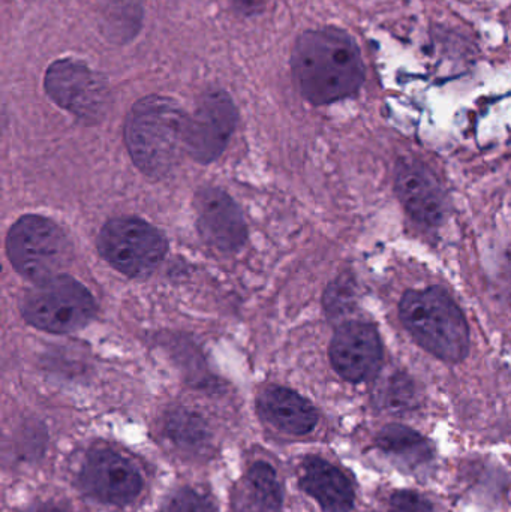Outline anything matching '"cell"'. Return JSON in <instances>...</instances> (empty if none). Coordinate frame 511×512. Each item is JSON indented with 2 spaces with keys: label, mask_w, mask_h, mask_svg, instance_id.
Listing matches in <instances>:
<instances>
[{
  "label": "cell",
  "mask_w": 511,
  "mask_h": 512,
  "mask_svg": "<svg viewBox=\"0 0 511 512\" xmlns=\"http://www.w3.org/2000/svg\"><path fill=\"white\" fill-rule=\"evenodd\" d=\"M44 87L54 104L81 120L99 119L107 108V81L81 60L66 57L51 63Z\"/></svg>",
  "instance_id": "52a82bcc"
},
{
  "label": "cell",
  "mask_w": 511,
  "mask_h": 512,
  "mask_svg": "<svg viewBox=\"0 0 511 512\" xmlns=\"http://www.w3.org/2000/svg\"><path fill=\"white\" fill-rule=\"evenodd\" d=\"M377 402L380 408L392 414L410 411L416 405L413 382L404 375L389 376L377 388Z\"/></svg>",
  "instance_id": "ac0fdd59"
},
{
  "label": "cell",
  "mask_w": 511,
  "mask_h": 512,
  "mask_svg": "<svg viewBox=\"0 0 511 512\" xmlns=\"http://www.w3.org/2000/svg\"><path fill=\"white\" fill-rule=\"evenodd\" d=\"M189 114L167 96L150 95L132 105L125 122V143L138 170L165 177L186 153Z\"/></svg>",
  "instance_id": "7a4b0ae2"
},
{
  "label": "cell",
  "mask_w": 511,
  "mask_h": 512,
  "mask_svg": "<svg viewBox=\"0 0 511 512\" xmlns=\"http://www.w3.org/2000/svg\"><path fill=\"white\" fill-rule=\"evenodd\" d=\"M197 225L201 237L222 252H236L248 236L239 206L221 189L206 188L195 198Z\"/></svg>",
  "instance_id": "8fae6325"
},
{
  "label": "cell",
  "mask_w": 511,
  "mask_h": 512,
  "mask_svg": "<svg viewBox=\"0 0 511 512\" xmlns=\"http://www.w3.org/2000/svg\"><path fill=\"white\" fill-rule=\"evenodd\" d=\"M242 512H279L282 490L276 472L264 462L255 463L243 486Z\"/></svg>",
  "instance_id": "9a60e30c"
},
{
  "label": "cell",
  "mask_w": 511,
  "mask_h": 512,
  "mask_svg": "<svg viewBox=\"0 0 511 512\" xmlns=\"http://www.w3.org/2000/svg\"><path fill=\"white\" fill-rule=\"evenodd\" d=\"M396 194L414 221L437 227L447 215V200L437 177L416 161L399 162Z\"/></svg>",
  "instance_id": "7c38bea8"
},
{
  "label": "cell",
  "mask_w": 511,
  "mask_h": 512,
  "mask_svg": "<svg viewBox=\"0 0 511 512\" xmlns=\"http://www.w3.org/2000/svg\"><path fill=\"white\" fill-rule=\"evenodd\" d=\"M165 430H167L168 439L182 453L200 456L209 450L210 442H212L206 421L200 415L185 411V409L168 415Z\"/></svg>",
  "instance_id": "e0dca14e"
},
{
  "label": "cell",
  "mask_w": 511,
  "mask_h": 512,
  "mask_svg": "<svg viewBox=\"0 0 511 512\" xmlns=\"http://www.w3.org/2000/svg\"><path fill=\"white\" fill-rule=\"evenodd\" d=\"M237 125V108L224 90L204 93L189 116L186 155L200 164L216 161L227 149Z\"/></svg>",
  "instance_id": "ba28073f"
},
{
  "label": "cell",
  "mask_w": 511,
  "mask_h": 512,
  "mask_svg": "<svg viewBox=\"0 0 511 512\" xmlns=\"http://www.w3.org/2000/svg\"><path fill=\"white\" fill-rule=\"evenodd\" d=\"M329 357L333 369L350 382H362L374 376L383 360V345L374 325L348 321L336 330L330 342Z\"/></svg>",
  "instance_id": "9c48e42d"
},
{
  "label": "cell",
  "mask_w": 511,
  "mask_h": 512,
  "mask_svg": "<svg viewBox=\"0 0 511 512\" xmlns=\"http://www.w3.org/2000/svg\"><path fill=\"white\" fill-rule=\"evenodd\" d=\"M233 3L237 11L242 12V14L252 15L263 8L264 0H233Z\"/></svg>",
  "instance_id": "44dd1931"
},
{
  "label": "cell",
  "mask_w": 511,
  "mask_h": 512,
  "mask_svg": "<svg viewBox=\"0 0 511 512\" xmlns=\"http://www.w3.org/2000/svg\"><path fill=\"white\" fill-rule=\"evenodd\" d=\"M258 409L273 427L290 435H306L318 423L314 406L290 388H266L258 397Z\"/></svg>",
  "instance_id": "4fadbf2b"
},
{
  "label": "cell",
  "mask_w": 511,
  "mask_h": 512,
  "mask_svg": "<svg viewBox=\"0 0 511 512\" xmlns=\"http://www.w3.org/2000/svg\"><path fill=\"white\" fill-rule=\"evenodd\" d=\"M96 246L114 270L134 279L153 273L168 249L161 231L138 218L111 219L99 231Z\"/></svg>",
  "instance_id": "8992f818"
},
{
  "label": "cell",
  "mask_w": 511,
  "mask_h": 512,
  "mask_svg": "<svg viewBox=\"0 0 511 512\" xmlns=\"http://www.w3.org/2000/svg\"><path fill=\"white\" fill-rule=\"evenodd\" d=\"M81 478L84 487L107 504H131L143 489V478L134 463L111 450L92 451Z\"/></svg>",
  "instance_id": "30bf717a"
},
{
  "label": "cell",
  "mask_w": 511,
  "mask_h": 512,
  "mask_svg": "<svg viewBox=\"0 0 511 512\" xmlns=\"http://www.w3.org/2000/svg\"><path fill=\"white\" fill-rule=\"evenodd\" d=\"M402 322L417 343L446 363H459L470 351V328L458 304L438 286L408 291L399 304Z\"/></svg>",
  "instance_id": "3957f363"
},
{
  "label": "cell",
  "mask_w": 511,
  "mask_h": 512,
  "mask_svg": "<svg viewBox=\"0 0 511 512\" xmlns=\"http://www.w3.org/2000/svg\"><path fill=\"white\" fill-rule=\"evenodd\" d=\"M291 72L300 95L314 105L351 98L366 78L359 44L347 30L335 26L306 30L297 38Z\"/></svg>",
  "instance_id": "6da1fadb"
},
{
  "label": "cell",
  "mask_w": 511,
  "mask_h": 512,
  "mask_svg": "<svg viewBox=\"0 0 511 512\" xmlns=\"http://www.w3.org/2000/svg\"><path fill=\"white\" fill-rule=\"evenodd\" d=\"M161 512H216L215 504L206 493L180 489L168 496Z\"/></svg>",
  "instance_id": "d6986e66"
},
{
  "label": "cell",
  "mask_w": 511,
  "mask_h": 512,
  "mask_svg": "<svg viewBox=\"0 0 511 512\" xmlns=\"http://www.w3.org/2000/svg\"><path fill=\"white\" fill-rule=\"evenodd\" d=\"M110 2L116 3V5L119 6V8H122L123 11H125L126 3H128V5H132V2H134V0H110Z\"/></svg>",
  "instance_id": "7402d4cb"
},
{
  "label": "cell",
  "mask_w": 511,
  "mask_h": 512,
  "mask_svg": "<svg viewBox=\"0 0 511 512\" xmlns=\"http://www.w3.org/2000/svg\"><path fill=\"white\" fill-rule=\"evenodd\" d=\"M300 486L324 511L350 512L354 490L348 478L335 466L318 457H309L302 466Z\"/></svg>",
  "instance_id": "5bb4252c"
},
{
  "label": "cell",
  "mask_w": 511,
  "mask_h": 512,
  "mask_svg": "<svg viewBox=\"0 0 511 512\" xmlns=\"http://www.w3.org/2000/svg\"><path fill=\"white\" fill-rule=\"evenodd\" d=\"M392 512H434V508L419 493L402 490L396 492L390 499Z\"/></svg>",
  "instance_id": "ffe728a7"
},
{
  "label": "cell",
  "mask_w": 511,
  "mask_h": 512,
  "mask_svg": "<svg viewBox=\"0 0 511 512\" xmlns=\"http://www.w3.org/2000/svg\"><path fill=\"white\" fill-rule=\"evenodd\" d=\"M378 448L390 454L405 466H422L432 457L428 441L408 427L389 426L377 438Z\"/></svg>",
  "instance_id": "2e32d148"
},
{
  "label": "cell",
  "mask_w": 511,
  "mask_h": 512,
  "mask_svg": "<svg viewBox=\"0 0 511 512\" xmlns=\"http://www.w3.org/2000/svg\"><path fill=\"white\" fill-rule=\"evenodd\" d=\"M6 254L20 276L39 283L63 274L74 251L71 240L56 222L44 216L27 215L9 230Z\"/></svg>",
  "instance_id": "277c9868"
},
{
  "label": "cell",
  "mask_w": 511,
  "mask_h": 512,
  "mask_svg": "<svg viewBox=\"0 0 511 512\" xmlns=\"http://www.w3.org/2000/svg\"><path fill=\"white\" fill-rule=\"evenodd\" d=\"M24 321L38 330L69 334L86 327L96 312L95 298L68 274L35 283L20 301Z\"/></svg>",
  "instance_id": "5b68a950"
}]
</instances>
